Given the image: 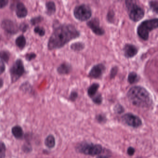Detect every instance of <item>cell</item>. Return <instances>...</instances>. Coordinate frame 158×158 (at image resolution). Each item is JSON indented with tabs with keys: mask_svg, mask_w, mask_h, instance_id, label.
<instances>
[{
	"mask_svg": "<svg viewBox=\"0 0 158 158\" xmlns=\"http://www.w3.org/2000/svg\"><path fill=\"white\" fill-rule=\"evenodd\" d=\"M80 32L71 24L60 25L54 28L48 42V49L60 48L71 40L79 37Z\"/></svg>",
	"mask_w": 158,
	"mask_h": 158,
	"instance_id": "obj_1",
	"label": "cell"
},
{
	"mask_svg": "<svg viewBox=\"0 0 158 158\" xmlns=\"http://www.w3.org/2000/svg\"><path fill=\"white\" fill-rule=\"evenodd\" d=\"M127 97L132 104L139 108H148L152 104L151 95L145 88L140 86L131 87L127 92Z\"/></svg>",
	"mask_w": 158,
	"mask_h": 158,
	"instance_id": "obj_2",
	"label": "cell"
},
{
	"mask_svg": "<svg viewBox=\"0 0 158 158\" xmlns=\"http://www.w3.org/2000/svg\"><path fill=\"white\" fill-rule=\"evenodd\" d=\"M158 27V19L153 18L141 22L137 28V33L139 36L144 40H148L151 31Z\"/></svg>",
	"mask_w": 158,
	"mask_h": 158,
	"instance_id": "obj_3",
	"label": "cell"
},
{
	"mask_svg": "<svg viewBox=\"0 0 158 158\" xmlns=\"http://www.w3.org/2000/svg\"><path fill=\"white\" fill-rule=\"evenodd\" d=\"M126 6L129 18L134 22L141 20L145 15V10L133 1H126Z\"/></svg>",
	"mask_w": 158,
	"mask_h": 158,
	"instance_id": "obj_4",
	"label": "cell"
},
{
	"mask_svg": "<svg viewBox=\"0 0 158 158\" xmlns=\"http://www.w3.org/2000/svg\"><path fill=\"white\" fill-rule=\"evenodd\" d=\"M73 15L76 19L81 22L87 21L92 15L91 9L85 4L77 5L74 9Z\"/></svg>",
	"mask_w": 158,
	"mask_h": 158,
	"instance_id": "obj_5",
	"label": "cell"
},
{
	"mask_svg": "<svg viewBox=\"0 0 158 158\" xmlns=\"http://www.w3.org/2000/svg\"><path fill=\"white\" fill-rule=\"evenodd\" d=\"M77 151L86 155L95 156L102 152V147L99 144L84 143L77 147Z\"/></svg>",
	"mask_w": 158,
	"mask_h": 158,
	"instance_id": "obj_6",
	"label": "cell"
},
{
	"mask_svg": "<svg viewBox=\"0 0 158 158\" xmlns=\"http://www.w3.org/2000/svg\"><path fill=\"white\" fill-rule=\"evenodd\" d=\"M24 72V66L23 61L21 59H18L10 69L12 82H16L23 75Z\"/></svg>",
	"mask_w": 158,
	"mask_h": 158,
	"instance_id": "obj_7",
	"label": "cell"
},
{
	"mask_svg": "<svg viewBox=\"0 0 158 158\" xmlns=\"http://www.w3.org/2000/svg\"><path fill=\"white\" fill-rule=\"evenodd\" d=\"M123 123L133 127H138L142 124L141 119L136 115L131 113H127L122 116Z\"/></svg>",
	"mask_w": 158,
	"mask_h": 158,
	"instance_id": "obj_8",
	"label": "cell"
},
{
	"mask_svg": "<svg viewBox=\"0 0 158 158\" xmlns=\"http://www.w3.org/2000/svg\"><path fill=\"white\" fill-rule=\"evenodd\" d=\"M86 24L95 35L101 36L105 34V30L100 26V21L98 18H92Z\"/></svg>",
	"mask_w": 158,
	"mask_h": 158,
	"instance_id": "obj_9",
	"label": "cell"
},
{
	"mask_svg": "<svg viewBox=\"0 0 158 158\" xmlns=\"http://www.w3.org/2000/svg\"><path fill=\"white\" fill-rule=\"evenodd\" d=\"M105 70L106 67L104 64H96L93 66L89 71V77L96 79L101 78Z\"/></svg>",
	"mask_w": 158,
	"mask_h": 158,
	"instance_id": "obj_10",
	"label": "cell"
},
{
	"mask_svg": "<svg viewBox=\"0 0 158 158\" xmlns=\"http://www.w3.org/2000/svg\"><path fill=\"white\" fill-rule=\"evenodd\" d=\"M1 25L3 29L10 34H15L18 31V27L17 24L11 20H3Z\"/></svg>",
	"mask_w": 158,
	"mask_h": 158,
	"instance_id": "obj_11",
	"label": "cell"
},
{
	"mask_svg": "<svg viewBox=\"0 0 158 158\" xmlns=\"http://www.w3.org/2000/svg\"><path fill=\"white\" fill-rule=\"evenodd\" d=\"M123 50L125 57L127 59L133 58L138 52V48L135 45L131 44H126L124 47Z\"/></svg>",
	"mask_w": 158,
	"mask_h": 158,
	"instance_id": "obj_12",
	"label": "cell"
},
{
	"mask_svg": "<svg viewBox=\"0 0 158 158\" xmlns=\"http://www.w3.org/2000/svg\"><path fill=\"white\" fill-rule=\"evenodd\" d=\"M15 11L17 16L20 18L25 17L28 13L27 9L24 4L21 2H18L16 4Z\"/></svg>",
	"mask_w": 158,
	"mask_h": 158,
	"instance_id": "obj_13",
	"label": "cell"
},
{
	"mask_svg": "<svg viewBox=\"0 0 158 158\" xmlns=\"http://www.w3.org/2000/svg\"><path fill=\"white\" fill-rule=\"evenodd\" d=\"M72 70V66L67 63L61 64L57 68V72L60 74H68Z\"/></svg>",
	"mask_w": 158,
	"mask_h": 158,
	"instance_id": "obj_14",
	"label": "cell"
},
{
	"mask_svg": "<svg viewBox=\"0 0 158 158\" xmlns=\"http://www.w3.org/2000/svg\"><path fill=\"white\" fill-rule=\"evenodd\" d=\"M12 133L13 135L17 139L23 138L24 135L23 128L19 126H15L12 129Z\"/></svg>",
	"mask_w": 158,
	"mask_h": 158,
	"instance_id": "obj_15",
	"label": "cell"
},
{
	"mask_svg": "<svg viewBox=\"0 0 158 158\" xmlns=\"http://www.w3.org/2000/svg\"><path fill=\"white\" fill-rule=\"evenodd\" d=\"M100 85L98 83H94L92 84L88 89V95L92 98L97 94L98 89L99 88Z\"/></svg>",
	"mask_w": 158,
	"mask_h": 158,
	"instance_id": "obj_16",
	"label": "cell"
},
{
	"mask_svg": "<svg viewBox=\"0 0 158 158\" xmlns=\"http://www.w3.org/2000/svg\"><path fill=\"white\" fill-rule=\"evenodd\" d=\"M47 14L48 15H52L55 13L56 10V5L53 2H48L46 4Z\"/></svg>",
	"mask_w": 158,
	"mask_h": 158,
	"instance_id": "obj_17",
	"label": "cell"
},
{
	"mask_svg": "<svg viewBox=\"0 0 158 158\" xmlns=\"http://www.w3.org/2000/svg\"><path fill=\"white\" fill-rule=\"evenodd\" d=\"M15 44L19 48L21 49H23L26 44V40L25 37L23 35L18 36L15 40Z\"/></svg>",
	"mask_w": 158,
	"mask_h": 158,
	"instance_id": "obj_18",
	"label": "cell"
},
{
	"mask_svg": "<svg viewBox=\"0 0 158 158\" xmlns=\"http://www.w3.org/2000/svg\"><path fill=\"white\" fill-rule=\"evenodd\" d=\"M45 144L46 146L49 148H54L55 145V138L52 135H49L46 138Z\"/></svg>",
	"mask_w": 158,
	"mask_h": 158,
	"instance_id": "obj_19",
	"label": "cell"
},
{
	"mask_svg": "<svg viewBox=\"0 0 158 158\" xmlns=\"http://www.w3.org/2000/svg\"><path fill=\"white\" fill-rule=\"evenodd\" d=\"M139 77L137 74L135 72H131L129 73L127 77V81L130 84H134L138 82L139 80Z\"/></svg>",
	"mask_w": 158,
	"mask_h": 158,
	"instance_id": "obj_20",
	"label": "cell"
},
{
	"mask_svg": "<svg viewBox=\"0 0 158 158\" xmlns=\"http://www.w3.org/2000/svg\"><path fill=\"white\" fill-rule=\"evenodd\" d=\"M85 45L81 42H77L73 43L71 45V48L72 50L75 52H80L84 49Z\"/></svg>",
	"mask_w": 158,
	"mask_h": 158,
	"instance_id": "obj_21",
	"label": "cell"
},
{
	"mask_svg": "<svg viewBox=\"0 0 158 158\" xmlns=\"http://www.w3.org/2000/svg\"><path fill=\"white\" fill-rule=\"evenodd\" d=\"M149 5L150 8L151 10L156 13V14L158 13V1H150L149 2Z\"/></svg>",
	"mask_w": 158,
	"mask_h": 158,
	"instance_id": "obj_22",
	"label": "cell"
},
{
	"mask_svg": "<svg viewBox=\"0 0 158 158\" xmlns=\"http://www.w3.org/2000/svg\"><path fill=\"white\" fill-rule=\"evenodd\" d=\"M10 55L8 52L3 51L0 52V58L2 60L4 61L5 62L7 63L9 61L10 59Z\"/></svg>",
	"mask_w": 158,
	"mask_h": 158,
	"instance_id": "obj_23",
	"label": "cell"
},
{
	"mask_svg": "<svg viewBox=\"0 0 158 158\" xmlns=\"http://www.w3.org/2000/svg\"><path fill=\"white\" fill-rule=\"evenodd\" d=\"M6 150L5 144L3 142H0V158H5Z\"/></svg>",
	"mask_w": 158,
	"mask_h": 158,
	"instance_id": "obj_24",
	"label": "cell"
},
{
	"mask_svg": "<svg viewBox=\"0 0 158 158\" xmlns=\"http://www.w3.org/2000/svg\"><path fill=\"white\" fill-rule=\"evenodd\" d=\"M92 101L94 103L97 104H100L102 102V98L100 94H97L92 98Z\"/></svg>",
	"mask_w": 158,
	"mask_h": 158,
	"instance_id": "obj_25",
	"label": "cell"
},
{
	"mask_svg": "<svg viewBox=\"0 0 158 158\" xmlns=\"http://www.w3.org/2000/svg\"><path fill=\"white\" fill-rule=\"evenodd\" d=\"M35 32L36 34H38L40 36H43L45 35L46 33V30L44 29L43 27H41L37 26L35 27L34 29Z\"/></svg>",
	"mask_w": 158,
	"mask_h": 158,
	"instance_id": "obj_26",
	"label": "cell"
},
{
	"mask_svg": "<svg viewBox=\"0 0 158 158\" xmlns=\"http://www.w3.org/2000/svg\"><path fill=\"white\" fill-rule=\"evenodd\" d=\"M114 16H115V14H114V12L112 10L110 11L107 14V21L110 23H114Z\"/></svg>",
	"mask_w": 158,
	"mask_h": 158,
	"instance_id": "obj_27",
	"label": "cell"
},
{
	"mask_svg": "<svg viewBox=\"0 0 158 158\" xmlns=\"http://www.w3.org/2000/svg\"><path fill=\"white\" fill-rule=\"evenodd\" d=\"M118 72V66H115L114 67H112L110 70V78L111 79L114 78L116 75H117V73Z\"/></svg>",
	"mask_w": 158,
	"mask_h": 158,
	"instance_id": "obj_28",
	"label": "cell"
},
{
	"mask_svg": "<svg viewBox=\"0 0 158 158\" xmlns=\"http://www.w3.org/2000/svg\"><path fill=\"white\" fill-rule=\"evenodd\" d=\"M43 20V18L41 17V16H36V17H34V18H33L31 19V23L32 24L35 25L36 24L40 23Z\"/></svg>",
	"mask_w": 158,
	"mask_h": 158,
	"instance_id": "obj_29",
	"label": "cell"
},
{
	"mask_svg": "<svg viewBox=\"0 0 158 158\" xmlns=\"http://www.w3.org/2000/svg\"><path fill=\"white\" fill-rule=\"evenodd\" d=\"M36 57V55L35 53L31 52V53L27 54L25 56V58L27 60L31 61L33 59H35Z\"/></svg>",
	"mask_w": 158,
	"mask_h": 158,
	"instance_id": "obj_30",
	"label": "cell"
},
{
	"mask_svg": "<svg viewBox=\"0 0 158 158\" xmlns=\"http://www.w3.org/2000/svg\"><path fill=\"white\" fill-rule=\"evenodd\" d=\"M77 97H78V94H77V92L76 91H73L71 92L69 98L72 101H74L77 98Z\"/></svg>",
	"mask_w": 158,
	"mask_h": 158,
	"instance_id": "obj_31",
	"label": "cell"
},
{
	"mask_svg": "<svg viewBox=\"0 0 158 158\" xmlns=\"http://www.w3.org/2000/svg\"><path fill=\"white\" fill-rule=\"evenodd\" d=\"M114 110L117 113L120 114L123 112L124 109L122 105L120 104H117L114 107Z\"/></svg>",
	"mask_w": 158,
	"mask_h": 158,
	"instance_id": "obj_32",
	"label": "cell"
},
{
	"mask_svg": "<svg viewBox=\"0 0 158 158\" xmlns=\"http://www.w3.org/2000/svg\"><path fill=\"white\" fill-rule=\"evenodd\" d=\"M5 70V65L3 61L0 60V74L3 73Z\"/></svg>",
	"mask_w": 158,
	"mask_h": 158,
	"instance_id": "obj_33",
	"label": "cell"
},
{
	"mask_svg": "<svg viewBox=\"0 0 158 158\" xmlns=\"http://www.w3.org/2000/svg\"><path fill=\"white\" fill-rule=\"evenodd\" d=\"M28 27V25L26 23H23L20 26V29H21V31H23V32H25V31L27 30Z\"/></svg>",
	"mask_w": 158,
	"mask_h": 158,
	"instance_id": "obj_34",
	"label": "cell"
},
{
	"mask_svg": "<svg viewBox=\"0 0 158 158\" xmlns=\"http://www.w3.org/2000/svg\"><path fill=\"white\" fill-rule=\"evenodd\" d=\"M135 152V150L132 147H129L127 150V153L129 156H132L134 155Z\"/></svg>",
	"mask_w": 158,
	"mask_h": 158,
	"instance_id": "obj_35",
	"label": "cell"
},
{
	"mask_svg": "<svg viewBox=\"0 0 158 158\" xmlns=\"http://www.w3.org/2000/svg\"><path fill=\"white\" fill-rule=\"evenodd\" d=\"M9 1H0V9L4 8L8 4Z\"/></svg>",
	"mask_w": 158,
	"mask_h": 158,
	"instance_id": "obj_36",
	"label": "cell"
},
{
	"mask_svg": "<svg viewBox=\"0 0 158 158\" xmlns=\"http://www.w3.org/2000/svg\"><path fill=\"white\" fill-rule=\"evenodd\" d=\"M3 85V80L0 78V88H1L2 87V86Z\"/></svg>",
	"mask_w": 158,
	"mask_h": 158,
	"instance_id": "obj_37",
	"label": "cell"
},
{
	"mask_svg": "<svg viewBox=\"0 0 158 158\" xmlns=\"http://www.w3.org/2000/svg\"><path fill=\"white\" fill-rule=\"evenodd\" d=\"M97 158H107V157H105V156H99V157H98Z\"/></svg>",
	"mask_w": 158,
	"mask_h": 158,
	"instance_id": "obj_38",
	"label": "cell"
}]
</instances>
